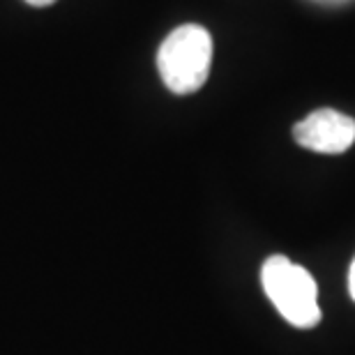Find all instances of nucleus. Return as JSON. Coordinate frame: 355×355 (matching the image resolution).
I'll return each instance as SVG.
<instances>
[{
    "instance_id": "1",
    "label": "nucleus",
    "mask_w": 355,
    "mask_h": 355,
    "mask_svg": "<svg viewBox=\"0 0 355 355\" xmlns=\"http://www.w3.org/2000/svg\"><path fill=\"white\" fill-rule=\"evenodd\" d=\"M212 37L203 26L184 24L162 42L157 69L164 86L175 95H189L208 81Z\"/></svg>"
},
{
    "instance_id": "3",
    "label": "nucleus",
    "mask_w": 355,
    "mask_h": 355,
    "mask_svg": "<svg viewBox=\"0 0 355 355\" xmlns=\"http://www.w3.org/2000/svg\"><path fill=\"white\" fill-rule=\"evenodd\" d=\"M293 139L307 150L342 155L355 144V120L335 109L311 111L293 127Z\"/></svg>"
},
{
    "instance_id": "2",
    "label": "nucleus",
    "mask_w": 355,
    "mask_h": 355,
    "mask_svg": "<svg viewBox=\"0 0 355 355\" xmlns=\"http://www.w3.org/2000/svg\"><path fill=\"white\" fill-rule=\"evenodd\" d=\"M263 291L277 311L295 328H314L321 321L318 286L309 270L293 263L291 259L270 257L261 268Z\"/></svg>"
},
{
    "instance_id": "5",
    "label": "nucleus",
    "mask_w": 355,
    "mask_h": 355,
    "mask_svg": "<svg viewBox=\"0 0 355 355\" xmlns=\"http://www.w3.org/2000/svg\"><path fill=\"white\" fill-rule=\"evenodd\" d=\"M26 3L33 7H49V5H53L55 0H26Z\"/></svg>"
},
{
    "instance_id": "4",
    "label": "nucleus",
    "mask_w": 355,
    "mask_h": 355,
    "mask_svg": "<svg viewBox=\"0 0 355 355\" xmlns=\"http://www.w3.org/2000/svg\"><path fill=\"white\" fill-rule=\"evenodd\" d=\"M349 293H351V297L355 300V259H353L351 270H349Z\"/></svg>"
}]
</instances>
